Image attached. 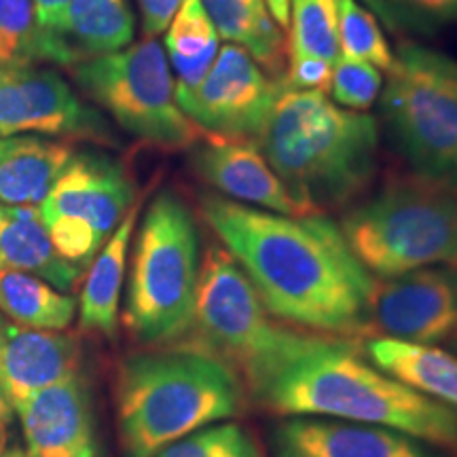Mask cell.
<instances>
[{
	"label": "cell",
	"mask_w": 457,
	"mask_h": 457,
	"mask_svg": "<svg viewBox=\"0 0 457 457\" xmlns=\"http://www.w3.org/2000/svg\"><path fill=\"white\" fill-rule=\"evenodd\" d=\"M199 212L273 318L318 335L369 333L375 278L327 214H276L216 193L199 197Z\"/></svg>",
	"instance_id": "6da1fadb"
},
{
	"label": "cell",
	"mask_w": 457,
	"mask_h": 457,
	"mask_svg": "<svg viewBox=\"0 0 457 457\" xmlns=\"http://www.w3.org/2000/svg\"><path fill=\"white\" fill-rule=\"evenodd\" d=\"M253 394L278 415L390 428L426 445L457 449V409L400 384L339 337L316 335Z\"/></svg>",
	"instance_id": "7a4b0ae2"
},
{
	"label": "cell",
	"mask_w": 457,
	"mask_h": 457,
	"mask_svg": "<svg viewBox=\"0 0 457 457\" xmlns=\"http://www.w3.org/2000/svg\"><path fill=\"white\" fill-rule=\"evenodd\" d=\"M379 123L324 91L284 89L256 140L267 163L305 212L356 204L379 170Z\"/></svg>",
	"instance_id": "3957f363"
},
{
	"label": "cell",
	"mask_w": 457,
	"mask_h": 457,
	"mask_svg": "<svg viewBox=\"0 0 457 457\" xmlns=\"http://www.w3.org/2000/svg\"><path fill=\"white\" fill-rule=\"evenodd\" d=\"M242 411V379L210 352L134 353L119 370L117 413L125 457H155L168 445Z\"/></svg>",
	"instance_id": "277c9868"
},
{
	"label": "cell",
	"mask_w": 457,
	"mask_h": 457,
	"mask_svg": "<svg viewBox=\"0 0 457 457\" xmlns=\"http://www.w3.org/2000/svg\"><path fill=\"white\" fill-rule=\"evenodd\" d=\"M339 228L373 278L457 267V188L417 176L394 179L352 205Z\"/></svg>",
	"instance_id": "5b68a950"
},
{
	"label": "cell",
	"mask_w": 457,
	"mask_h": 457,
	"mask_svg": "<svg viewBox=\"0 0 457 457\" xmlns=\"http://www.w3.org/2000/svg\"><path fill=\"white\" fill-rule=\"evenodd\" d=\"M199 267L195 219L165 188L146 208L131 256L125 327L136 341L163 345L191 330Z\"/></svg>",
	"instance_id": "8992f818"
},
{
	"label": "cell",
	"mask_w": 457,
	"mask_h": 457,
	"mask_svg": "<svg viewBox=\"0 0 457 457\" xmlns=\"http://www.w3.org/2000/svg\"><path fill=\"white\" fill-rule=\"evenodd\" d=\"M381 123L411 174L457 188V60L417 41L394 51Z\"/></svg>",
	"instance_id": "52a82bcc"
},
{
	"label": "cell",
	"mask_w": 457,
	"mask_h": 457,
	"mask_svg": "<svg viewBox=\"0 0 457 457\" xmlns=\"http://www.w3.org/2000/svg\"><path fill=\"white\" fill-rule=\"evenodd\" d=\"M191 328L199 337V350L237 364L250 390L305 350L316 337L276 324L254 286L220 244L205 250L199 267Z\"/></svg>",
	"instance_id": "ba28073f"
},
{
	"label": "cell",
	"mask_w": 457,
	"mask_h": 457,
	"mask_svg": "<svg viewBox=\"0 0 457 457\" xmlns=\"http://www.w3.org/2000/svg\"><path fill=\"white\" fill-rule=\"evenodd\" d=\"M79 89L129 136L153 146L191 148L202 131L176 102L163 45L157 38L68 68Z\"/></svg>",
	"instance_id": "9c48e42d"
},
{
	"label": "cell",
	"mask_w": 457,
	"mask_h": 457,
	"mask_svg": "<svg viewBox=\"0 0 457 457\" xmlns=\"http://www.w3.org/2000/svg\"><path fill=\"white\" fill-rule=\"evenodd\" d=\"M134 182L121 162L83 151L74 153L38 214L62 259L83 270L134 208Z\"/></svg>",
	"instance_id": "30bf717a"
},
{
	"label": "cell",
	"mask_w": 457,
	"mask_h": 457,
	"mask_svg": "<svg viewBox=\"0 0 457 457\" xmlns=\"http://www.w3.org/2000/svg\"><path fill=\"white\" fill-rule=\"evenodd\" d=\"M286 87L239 45H222L212 68L193 89L176 91L180 111L205 136L259 140Z\"/></svg>",
	"instance_id": "8fae6325"
},
{
	"label": "cell",
	"mask_w": 457,
	"mask_h": 457,
	"mask_svg": "<svg viewBox=\"0 0 457 457\" xmlns=\"http://www.w3.org/2000/svg\"><path fill=\"white\" fill-rule=\"evenodd\" d=\"M20 134L117 145L98 108L79 98L60 72L38 64L0 66V138Z\"/></svg>",
	"instance_id": "7c38bea8"
},
{
	"label": "cell",
	"mask_w": 457,
	"mask_h": 457,
	"mask_svg": "<svg viewBox=\"0 0 457 457\" xmlns=\"http://www.w3.org/2000/svg\"><path fill=\"white\" fill-rule=\"evenodd\" d=\"M369 330L424 345L457 335V267H421L375 282Z\"/></svg>",
	"instance_id": "4fadbf2b"
},
{
	"label": "cell",
	"mask_w": 457,
	"mask_h": 457,
	"mask_svg": "<svg viewBox=\"0 0 457 457\" xmlns=\"http://www.w3.org/2000/svg\"><path fill=\"white\" fill-rule=\"evenodd\" d=\"M188 151L193 174L214 188L216 195L267 212L286 216L310 214L290 195L256 142L204 134Z\"/></svg>",
	"instance_id": "5bb4252c"
},
{
	"label": "cell",
	"mask_w": 457,
	"mask_h": 457,
	"mask_svg": "<svg viewBox=\"0 0 457 457\" xmlns=\"http://www.w3.org/2000/svg\"><path fill=\"white\" fill-rule=\"evenodd\" d=\"M273 457H436L426 443L390 428L295 415L273 428Z\"/></svg>",
	"instance_id": "9a60e30c"
},
{
	"label": "cell",
	"mask_w": 457,
	"mask_h": 457,
	"mask_svg": "<svg viewBox=\"0 0 457 457\" xmlns=\"http://www.w3.org/2000/svg\"><path fill=\"white\" fill-rule=\"evenodd\" d=\"M15 411L26 457H98L94 413L81 375L32 394Z\"/></svg>",
	"instance_id": "2e32d148"
},
{
	"label": "cell",
	"mask_w": 457,
	"mask_h": 457,
	"mask_svg": "<svg viewBox=\"0 0 457 457\" xmlns=\"http://www.w3.org/2000/svg\"><path fill=\"white\" fill-rule=\"evenodd\" d=\"M81 347L60 330H34L7 324L0 345V390L11 407L45 387L79 375Z\"/></svg>",
	"instance_id": "e0dca14e"
},
{
	"label": "cell",
	"mask_w": 457,
	"mask_h": 457,
	"mask_svg": "<svg viewBox=\"0 0 457 457\" xmlns=\"http://www.w3.org/2000/svg\"><path fill=\"white\" fill-rule=\"evenodd\" d=\"M134 32L136 20L128 0H72L49 32L54 64L71 68L121 51L134 43Z\"/></svg>",
	"instance_id": "ac0fdd59"
},
{
	"label": "cell",
	"mask_w": 457,
	"mask_h": 457,
	"mask_svg": "<svg viewBox=\"0 0 457 457\" xmlns=\"http://www.w3.org/2000/svg\"><path fill=\"white\" fill-rule=\"evenodd\" d=\"M74 153L71 142L41 136L0 138V204L38 208Z\"/></svg>",
	"instance_id": "d6986e66"
},
{
	"label": "cell",
	"mask_w": 457,
	"mask_h": 457,
	"mask_svg": "<svg viewBox=\"0 0 457 457\" xmlns=\"http://www.w3.org/2000/svg\"><path fill=\"white\" fill-rule=\"evenodd\" d=\"M0 270L30 273L57 290L74 288L83 271L57 253L38 208L4 204H0Z\"/></svg>",
	"instance_id": "ffe728a7"
},
{
	"label": "cell",
	"mask_w": 457,
	"mask_h": 457,
	"mask_svg": "<svg viewBox=\"0 0 457 457\" xmlns=\"http://www.w3.org/2000/svg\"><path fill=\"white\" fill-rule=\"evenodd\" d=\"M367 360L421 396L457 409V356L436 345L373 337Z\"/></svg>",
	"instance_id": "44dd1931"
},
{
	"label": "cell",
	"mask_w": 457,
	"mask_h": 457,
	"mask_svg": "<svg viewBox=\"0 0 457 457\" xmlns=\"http://www.w3.org/2000/svg\"><path fill=\"white\" fill-rule=\"evenodd\" d=\"M136 220H138V205H134L125 214L117 231L91 261L81 301H79V322L85 330H94L106 337H114L117 333L119 299H121L125 265H128Z\"/></svg>",
	"instance_id": "7402d4cb"
},
{
	"label": "cell",
	"mask_w": 457,
	"mask_h": 457,
	"mask_svg": "<svg viewBox=\"0 0 457 457\" xmlns=\"http://www.w3.org/2000/svg\"><path fill=\"white\" fill-rule=\"evenodd\" d=\"M222 41L239 45L271 77H282L288 62L284 30L265 0H202Z\"/></svg>",
	"instance_id": "603a6c76"
},
{
	"label": "cell",
	"mask_w": 457,
	"mask_h": 457,
	"mask_svg": "<svg viewBox=\"0 0 457 457\" xmlns=\"http://www.w3.org/2000/svg\"><path fill=\"white\" fill-rule=\"evenodd\" d=\"M220 37L202 0H182L165 28L163 51L176 77V91L193 89L212 68Z\"/></svg>",
	"instance_id": "cb8c5ba5"
},
{
	"label": "cell",
	"mask_w": 457,
	"mask_h": 457,
	"mask_svg": "<svg viewBox=\"0 0 457 457\" xmlns=\"http://www.w3.org/2000/svg\"><path fill=\"white\" fill-rule=\"evenodd\" d=\"M79 303L74 296L30 273L0 270V312L21 327L64 330L71 327Z\"/></svg>",
	"instance_id": "d4e9b609"
},
{
	"label": "cell",
	"mask_w": 457,
	"mask_h": 457,
	"mask_svg": "<svg viewBox=\"0 0 457 457\" xmlns=\"http://www.w3.org/2000/svg\"><path fill=\"white\" fill-rule=\"evenodd\" d=\"M288 55L339 60V0H290Z\"/></svg>",
	"instance_id": "484cf974"
},
{
	"label": "cell",
	"mask_w": 457,
	"mask_h": 457,
	"mask_svg": "<svg viewBox=\"0 0 457 457\" xmlns=\"http://www.w3.org/2000/svg\"><path fill=\"white\" fill-rule=\"evenodd\" d=\"M38 62L54 64V47L38 26L34 0H0V66Z\"/></svg>",
	"instance_id": "4316f807"
},
{
	"label": "cell",
	"mask_w": 457,
	"mask_h": 457,
	"mask_svg": "<svg viewBox=\"0 0 457 457\" xmlns=\"http://www.w3.org/2000/svg\"><path fill=\"white\" fill-rule=\"evenodd\" d=\"M339 55L367 62L386 72L394 51L373 11L360 0H339Z\"/></svg>",
	"instance_id": "83f0119b"
},
{
	"label": "cell",
	"mask_w": 457,
	"mask_h": 457,
	"mask_svg": "<svg viewBox=\"0 0 457 457\" xmlns=\"http://www.w3.org/2000/svg\"><path fill=\"white\" fill-rule=\"evenodd\" d=\"M400 34H430L457 24V0H360Z\"/></svg>",
	"instance_id": "f1b7e54d"
},
{
	"label": "cell",
	"mask_w": 457,
	"mask_h": 457,
	"mask_svg": "<svg viewBox=\"0 0 457 457\" xmlns=\"http://www.w3.org/2000/svg\"><path fill=\"white\" fill-rule=\"evenodd\" d=\"M155 457H267L254 436L237 424L208 426L168 445Z\"/></svg>",
	"instance_id": "f546056e"
},
{
	"label": "cell",
	"mask_w": 457,
	"mask_h": 457,
	"mask_svg": "<svg viewBox=\"0 0 457 457\" xmlns=\"http://www.w3.org/2000/svg\"><path fill=\"white\" fill-rule=\"evenodd\" d=\"M384 87V74L367 62L339 55L328 83V98L341 108L367 112Z\"/></svg>",
	"instance_id": "4dcf8cb0"
},
{
	"label": "cell",
	"mask_w": 457,
	"mask_h": 457,
	"mask_svg": "<svg viewBox=\"0 0 457 457\" xmlns=\"http://www.w3.org/2000/svg\"><path fill=\"white\" fill-rule=\"evenodd\" d=\"M330 62L313 55H288L286 71L282 74L286 87L299 91H324L327 94L330 74H333Z\"/></svg>",
	"instance_id": "1f68e13d"
},
{
	"label": "cell",
	"mask_w": 457,
	"mask_h": 457,
	"mask_svg": "<svg viewBox=\"0 0 457 457\" xmlns=\"http://www.w3.org/2000/svg\"><path fill=\"white\" fill-rule=\"evenodd\" d=\"M182 0H138L142 15V32L146 38H155L165 32Z\"/></svg>",
	"instance_id": "d6a6232c"
},
{
	"label": "cell",
	"mask_w": 457,
	"mask_h": 457,
	"mask_svg": "<svg viewBox=\"0 0 457 457\" xmlns=\"http://www.w3.org/2000/svg\"><path fill=\"white\" fill-rule=\"evenodd\" d=\"M72 0H34V9H37V21L45 32H51L60 24L62 15L68 9Z\"/></svg>",
	"instance_id": "836d02e7"
},
{
	"label": "cell",
	"mask_w": 457,
	"mask_h": 457,
	"mask_svg": "<svg viewBox=\"0 0 457 457\" xmlns=\"http://www.w3.org/2000/svg\"><path fill=\"white\" fill-rule=\"evenodd\" d=\"M11 404L7 396H4L3 390H0V457L4 453V447H7V436H9V424H11Z\"/></svg>",
	"instance_id": "e575fe53"
},
{
	"label": "cell",
	"mask_w": 457,
	"mask_h": 457,
	"mask_svg": "<svg viewBox=\"0 0 457 457\" xmlns=\"http://www.w3.org/2000/svg\"><path fill=\"white\" fill-rule=\"evenodd\" d=\"M267 7H270L273 20L278 21L279 28H288V17H290V0H265Z\"/></svg>",
	"instance_id": "d590c367"
},
{
	"label": "cell",
	"mask_w": 457,
	"mask_h": 457,
	"mask_svg": "<svg viewBox=\"0 0 457 457\" xmlns=\"http://www.w3.org/2000/svg\"><path fill=\"white\" fill-rule=\"evenodd\" d=\"M4 333H7V324L0 320V345H3V341H4Z\"/></svg>",
	"instance_id": "8d00e7d4"
}]
</instances>
